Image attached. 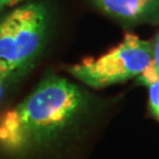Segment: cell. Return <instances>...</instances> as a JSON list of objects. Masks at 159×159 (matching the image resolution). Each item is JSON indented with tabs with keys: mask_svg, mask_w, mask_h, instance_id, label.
<instances>
[{
	"mask_svg": "<svg viewBox=\"0 0 159 159\" xmlns=\"http://www.w3.org/2000/svg\"><path fill=\"white\" fill-rule=\"evenodd\" d=\"M137 78L144 85H148L150 83H152L153 80L159 78V34L152 43V60H151V63L146 67V70L142 74H139Z\"/></svg>",
	"mask_w": 159,
	"mask_h": 159,
	"instance_id": "obj_5",
	"label": "cell"
},
{
	"mask_svg": "<svg viewBox=\"0 0 159 159\" xmlns=\"http://www.w3.org/2000/svg\"><path fill=\"white\" fill-rule=\"evenodd\" d=\"M158 120H159V119H158Z\"/></svg>",
	"mask_w": 159,
	"mask_h": 159,
	"instance_id": "obj_9",
	"label": "cell"
},
{
	"mask_svg": "<svg viewBox=\"0 0 159 159\" xmlns=\"http://www.w3.org/2000/svg\"><path fill=\"white\" fill-rule=\"evenodd\" d=\"M47 31L43 2L24 4L0 18V77L10 84L27 73L44 50Z\"/></svg>",
	"mask_w": 159,
	"mask_h": 159,
	"instance_id": "obj_2",
	"label": "cell"
},
{
	"mask_svg": "<svg viewBox=\"0 0 159 159\" xmlns=\"http://www.w3.org/2000/svg\"><path fill=\"white\" fill-rule=\"evenodd\" d=\"M152 60V43L126 33L119 45L97 58H85L67 68L75 79L94 89L124 83L142 74Z\"/></svg>",
	"mask_w": 159,
	"mask_h": 159,
	"instance_id": "obj_3",
	"label": "cell"
},
{
	"mask_svg": "<svg viewBox=\"0 0 159 159\" xmlns=\"http://www.w3.org/2000/svg\"><path fill=\"white\" fill-rule=\"evenodd\" d=\"M85 93L72 81L51 75L0 117V151L26 156L63 138L83 114Z\"/></svg>",
	"mask_w": 159,
	"mask_h": 159,
	"instance_id": "obj_1",
	"label": "cell"
},
{
	"mask_svg": "<svg viewBox=\"0 0 159 159\" xmlns=\"http://www.w3.org/2000/svg\"><path fill=\"white\" fill-rule=\"evenodd\" d=\"M148 86V104L150 110L154 117L159 119V78L150 83Z\"/></svg>",
	"mask_w": 159,
	"mask_h": 159,
	"instance_id": "obj_6",
	"label": "cell"
},
{
	"mask_svg": "<svg viewBox=\"0 0 159 159\" xmlns=\"http://www.w3.org/2000/svg\"><path fill=\"white\" fill-rule=\"evenodd\" d=\"M21 1H24V0H0V13L7 7L16 5L18 2H21Z\"/></svg>",
	"mask_w": 159,
	"mask_h": 159,
	"instance_id": "obj_7",
	"label": "cell"
},
{
	"mask_svg": "<svg viewBox=\"0 0 159 159\" xmlns=\"http://www.w3.org/2000/svg\"><path fill=\"white\" fill-rule=\"evenodd\" d=\"M7 85H8V81H6L4 78H1V77H0V102H1V100H2V98H4V94H5Z\"/></svg>",
	"mask_w": 159,
	"mask_h": 159,
	"instance_id": "obj_8",
	"label": "cell"
},
{
	"mask_svg": "<svg viewBox=\"0 0 159 159\" xmlns=\"http://www.w3.org/2000/svg\"><path fill=\"white\" fill-rule=\"evenodd\" d=\"M92 2L123 23H153L159 19V0H92Z\"/></svg>",
	"mask_w": 159,
	"mask_h": 159,
	"instance_id": "obj_4",
	"label": "cell"
}]
</instances>
